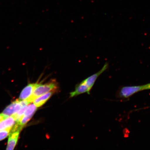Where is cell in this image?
<instances>
[{"mask_svg":"<svg viewBox=\"0 0 150 150\" xmlns=\"http://www.w3.org/2000/svg\"><path fill=\"white\" fill-rule=\"evenodd\" d=\"M58 89L59 86L58 83L55 80L52 81L45 84L36 83L32 95L26 100L30 104L33 103L37 97L54 90L58 91Z\"/></svg>","mask_w":150,"mask_h":150,"instance_id":"1","label":"cell"},{"mask_svg":"<svg viewBox=\"0 0 150 150\" xmlns=\"http://www.w3.org/2000/svg\"><path fill=\"white\" fill-rule=\"evenodd\" d=\"M23 127L16 123L12 127L9 135L6 150H13L17 143L20 131Z\"/></svg>","mask_w":150,"mask_h":150,"instance_id":"2","label":"cell"},{"mask_svg":"<svg viewBox=\"0 0 150 150\" xmlns=\"http://www.w3.org/2000/svg\"><path fill=\"white\" fill-rule=\"evenodd\" d=\"M145 90L146 85L125 87L121 89L120 96L122 98H128L138 92Z\"/></svg>","mask_w":150,"mask_h":150,"instance_id":"3","label":"cell"},{"mask_svg":"<svg viewBox=\"0 0 150 150\" xmlns=\"http://www.w3.org/2000/svg\"><path fill=\"white\" fill-rule=\"evenodd\" d=\"M108 66V64H105L101 70L98 72L94 74L92 76L89 77L88 78L86 79L85 80H83V81L85 82L88 87L90 91L93 87L94 84L96 81V80L99 76L104 72L107 69Z\"/></svg>","mask_w":150,"mask_h":150,"instance_id":"4","label":"cell"},{"mask_svg":"<svg viewBox=\"0 0 150 150\" xmlns=\"http://www.w3.org/2000/svg\"><path fill=\"white\" fill-rule=\"evenodd\" d=\"M57 91L56 90H54L38 97L35 99L33 103L37 108L40 107L44 104Z\"/></svg>","mask_w":150,"mask_h":150,"instance_id":"5","label":"cell"},{"mask_svg":"<svg viewBox=\"0 0 150 150\" xmlns=\"http://www.w3.org/2000/svg\"><path fill=\"white\" fill-rule=\"evenodd\" d=\"M36 83L29 84L22 90L20 94L19 100H27L31 96L33 93Z\"/></svg>","mask_w":150,"mask_h":150,"instance_id":"6","label":"cell"},{"mask_svg":"<svg viewBox=\"0 0 150 150\" xmlns=\"http://www.w3.org/2000/svg\"><path fill=\"white\" fill-rule=\"evenodd\" d=\"M90 90L88 87L83 81L76 86L75 91L70 93V97H73L81 94L87 93L89 94Z\"/></svg>","mask_w":150,"mask_h":150,"instance_id":"7","label":"cell"},{"mask_svg":"<svg viewBox=\"0 0 150 150\" xmlns=\"http://www.w3.org/2000/svg\"><path fill=\"white\" fill-rule=\"evenodd\" d=\"M16 123L12 115L9 116L0 121V131L8 129H12Z\"/></svg>","mask_w":150,"mask_h":150,"instance_id":"8","label":"cell"},{"mask_svg":"<svg viewBox=\"0 0 150 150\" xmlns=\"http://www.w3.org/2000/svg\"><path fill=\"white\" fill-rule=\"evenodd\" d=\"M17 102V100L14 101L11 104L7 106L5 109L4 110L2 114L6 117L12 115L14 113V109L15 105Z\"/></svg>","mask_w":150,"mask_h":150,"instance_id":"9","label":"cell"},{"mask_svg":"<svg viewBox=\"0 0 150 150\" xmlns=\"http://www.w3.org/2000/svg\"><path fill=\"white\" fill-rule=\"evenodd\" d=\"M37 108L34 103L30 104L29 105H28L23 115L26 117H32L36 111Z\"/></svg>","mask_w":150,"mask_h":150,"instance_id":"10","label":"cell"},{"mask_svg":"<svg viewBox=\"0 0 150 150\" xmlns=\"http://www.w3.org/2000/svg\"><path fill=\"white\" fill-rule=\"evenodd\" d=\"M28 105L22 106L16 114L12 115L14 118L15 120H16V123L20 121L21 119L22 116L23 115L24 112H25Z\"/></svg>","mask_w":150,"mask_h":150,"instance_id":"11","label":"cell"},{"mask_svg":"<svg viewBox=\"0 0 150 150\" xmlns=\"http://www.w3.org/2000/svg\"><path fill=\"white\" fill-rule=\"evenodd\" d=\"M12 129H8L0 131V141L5 139L9 136Z\"/></svg>","mask_w":150,"mask_h":150,"instance_id":"12","label":"cell"},{"mask_svg":"<svg viewBox=\"0 0 150 150\" xmlns=\"http://www.w3.org/2000/svg\"><path fill=\"white\" fill-rule=\"evenodd\" d=\"M7 117H6L5 116L3 115L2 113L0 114V121L2 120L3 119H5Z\"/></svg>","mask_w":150,"mask_h":150,"instance_id":"13","label":"cell"},{"mask_svg":"<svg viewBox=\"0 0 150 150\" xmlns=\"http://www.w3.org/2000/svg\"><path fill=\"white\" fill-rule=\"evenodd\" d=\"M146 90L150 89V83L145 84Z\"/></svg>","mask_w":150,"mask_h":150,"instance_id":"14","label":"cell"}]
</instances>
